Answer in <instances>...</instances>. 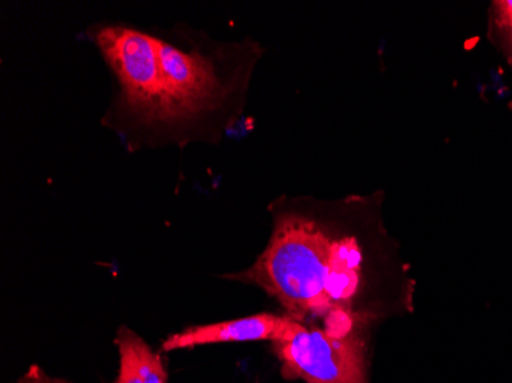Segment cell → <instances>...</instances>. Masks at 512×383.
<instances>
[{"mask_svg":"<svg viewBox=\"0 0 512 383\" xmlns=\"http://www.w3.org/2000/svg\"><path fill=\"white\" fill-rule=\"evenodd\" d=\"M97 45L122 83L132 108L154 118L165 114V80L161 73L158 39L131 30L108 27L97 33Z\"/></svg>","mask_w":512,"mask_h":383,"instance_id":"obj_3","label":"cell"},{"mask_svg":"<svg viewBox=\"0 0 512 383\" xmlns=\"http://www.w3.org/2000/svg\"><path fill=\"white\" fill-rule=\"evenodd\" d=\"M358 246L353 239L333 241L330 256L329 295L336 308L342 310V304L352 299L358 289L359 279Z\"/></svg>","mask_w":512,"mask_h":383,"instance_id":"obj_7","label":"cell"},{"mask_svg":"<svg viewBox=\"0 0 512 383\" xmlns=\"http://www.w3.org/2000/svg\"><path fill=\"white\" fill-rule=\"evenodd\" d=\"M16 383H73L68 380L59 379V377L50 376L46 374L42 368L37 365H31L27 373L20 376Z\"/></svg>","mask_w":512,"mask_h":383,"instance_id":"obj_9","label":"cell"},{"mask_svg":"<svg viewBox=\"0 0 512 383\" xmlns=\"http://www.w3.org/2000/svg\"><path fill=\"white\" fill-rule=\"evenodd\" d=\"M330 321L327 328L296 321L283 339L273 342L284 377L306 383H367L365 348L352 331V319L339 310Z\"/></svg>","mask_w":512,"mask_h":383,"instance_id":"obj_2","label":"cell"},{"mask_svg":"<svg viewBox=\"0 0 512 383\" xmlns=\"http://www.w3.org/2000/svg\"><path fill=\"white\" fill-rule=\"evenodd\" d=\"M332 247V239L313 221L283 218L263 255L241 278L260 285L296 321L332 316L339 311L329 295Z\"/></svg>","mask_w":512,"mask_h":383,"instance_id":"obj_1","label":"cell"},{"mask_svg":"<svg viewBox=\"0 0 512 383\" xmlns=\"http://www.w3.org/2000/svg\"><path fill=\"white\" fill-rule=\"evenodd\" d=\"M511 108H512V105H511Z\"/></svg>","mask_w":512,"mask_h":383,"instance_id":"obj_11","label":"cell"},{"mask_svg":"<svg viewBox=\"0 0 512 383\" xmlns=\"http://www.w3.org/2000/svg\"><path fill=\"white\" fill-rule=\"evenodd\" d=\"M115 344L119 348V374L114 383H169L160 353L152 350L135 331L122 327Z\"/></svg>","mask_w":512,"mask_h":383,"instance_id":"obj_6","label":"cell"},{"mask_svg":"<svg viewBox=\"0 0 512 383\" xmlns=\"http://www.w3.org/2000/svg\"><path fill=\"white\" fill-rule=\"evenodd\" d=\"M511 43H512V37H511Z\"/></svg>","mask_w":512,"mask_h":383,"instance_id":"obj_10","label":"cell"},{"mask_svg":"<svg viewBox=\"0 0 512 383\" xmlns=\"http://www.w3.org/2000/svg\"><path fill=\"white\" fill-rule=\"evenodd\" d=\"M494 17L500 30L506 31L512 37V0L494 2Z\"/></svg>","mask_w":512,"mask_h":383,"instance_id":"obj_8","label":"cell"},{"mask_svg":"<svg viewBox=\"0 0 512 383\" xmlns=\"http://www.w3.org/2000/svg\"><path fill=\"white\" fill-rule=\"evenodd\" d=\"M158 53L165 80L163 118L195 114L214 102L220 83L203 57L184 53L161 40H158Z\"/></svg>","mask_w":512,"mask_h":383,"instance_id":"obj_4","label":"cell"},{"mask_svg":"<svg viewBox=\"0 0 512 383\" xmlns=\"http://www.w3.org/2000/svg\"><path fill=\"white\" fill-rule=\"evenodd\" d=\"M296 319L290 316L261 315L247 316L234 321L189 327L180 333L171 334L161 344L163 351L186 350L200 345L224 344V342L272 341L283 339Z\"/></svg>","mask_w":512,"mask_h":383,"instance_id":"obj_5","label":"cell"}]
</instances>
